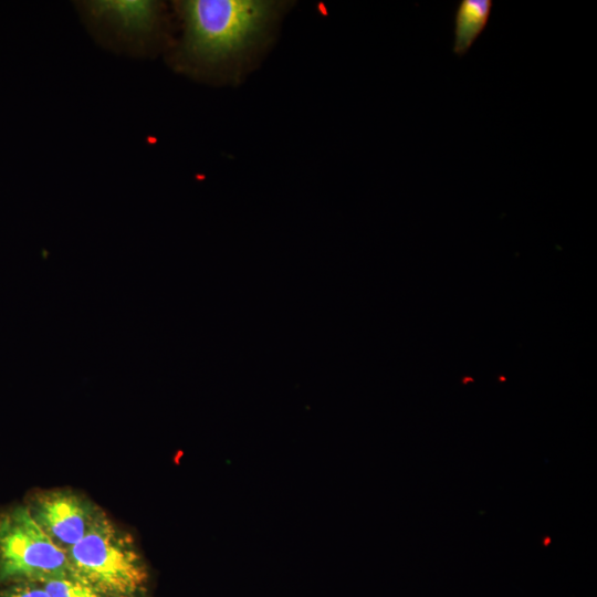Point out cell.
I'll return each mask as SVG.
<instances>
[{
	"label": "cell",
	"instance_id": "3957f363",
	"mask_svg": "<svg viewBox=\"0 0 597 597\" xmlns=\"http://www.w3.org/2000/svg\"><path fill=\"white\" fill-rule=\"evenodd\" d=\"M72 575L66 551L48 536L24 503L0 512V586Z\"/></svg>",
	"mask_w": 597,
	"mask_h": 597
},
{
	"label": "cell",
	"instance_id": "277c9868",
	"mask_svg": "<svg viewBox=\"0 0 597 597\" xmlns=\"http://www.w3.org/2000/svg\"><path fill=\"white\" fill-rule=\"evenodd\" d=\"M24 504L40 527L66 553L101 513L91 501L69 490L42 491Z\"/></svg>",
	"mask_w": 597,
	"mask_h": 597
},
{
	"label": "cell",
	"instance_id": "6da1fadb",
	"mask_svg": "<svg viewBox=\"0 0 597 597\" xmlns=\"http://www.w3.org/2000/svg\"><path fill=\"white\" fill-rule=\"evenodd\" d=\"M186 49L213 63L244 50L264 29L273 3L252 0H189L181 3Z\"/></svg>",
	"mask_w": 597,
	"mask_h": 597
},
{
	"label": "cell",
	"instance_id": "5b68a950",
	"mask_svg": "<svg viewBox=\"0 0 597 597\" xmlns=\"http://www.w3.org/2000/svg\"><path fill=\"white\" fill-rule=\"evenodd\" d=\"M492 0H461L454 13L453 53L463 56L490 19Z\"/></svg>",
	"mask_w": 597,
	"mask_h": 597
},
{
	"label": "cell",
	"instance_id": "ba28073f",
	"mask_svg": "<svg viewBox=\"0 0 597 597\" xmlns=\"http://www.w3.org/2000/svg\"><path fill=\"white\" fill-rule=\"evenodd\" d=\"M0 597H50L41 583L22 582L0 586Z\"/></svg>",
	"mask_w": 597,
	"mask_h": 597
},
{
	"label": "cell",
	"instance_id": "52a82bcc",
	"mask_svg": "<svg viewBox=\"0 0 597 597\" xmlns=\"http://www.w3.org/2000/svg\"><path fill=\"white\" fill-rule=\"evenodd\" d=\"M41 584L50 597H106L74 575L50 579Z\"/></svg>",
	"mask_w": 597,
	"mask_h": 597
},
{
	"label": "cell",
	"instance_id": "8992f818",
	"mask_svg": "<svg viewBox=\"0 0 597 597\" xmlns=\"http://www.w3.org/2000/svg\"><path fill=\"white\" fill-rule=\"evenodd\" d=\"M92 11L128 31L149 29L156 15V3L144 0H108L90 3Z\"/></svg>",
	"mask_w": 597,
	"mask_h": 597
},
{
	"label": "cell",
	"instance_id": "7a4b0ae2",
	"mask_svg": "<svg viewBox=\"0 0 597 597\" xmlns=\"http://www.w3.org/2000/svg\"><path fill=\"white\" fill-rule=\"evenodd\" d=\"M67 557L73 575L106 597H132L147 582L145 563L132 538L102 511Z\"/></svg>",
	"mask_w": 597,
	"mask_h": 597
}]
</instances>
